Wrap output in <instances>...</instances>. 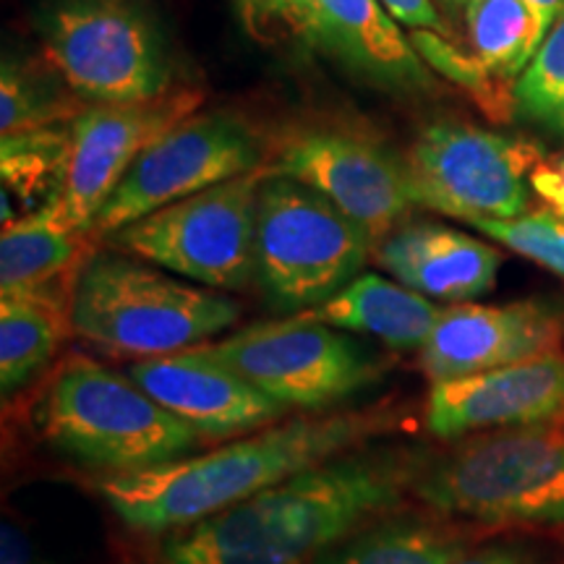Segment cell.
Here are the masks:
<instances>
[{
    "label": "cell",
    "mask_w": 564,
    "mask_h": 564,
    "mask_svg": "<svg viewBox=\"0 0 564 564\" xmlns=\"http://www.w3.org/2000/svg\"><path fill=\"white\" fill-rule=\"evenodd\" d=\"M426 455L350 449L167 535L150 564H306L398 510Z\"/></svg>",
    "instance_id": "6da1fadb"
},
{
    "label": "cell",
    "mask_w": 564,
    "mask_h": 564,
    "mask_svg": "<svg viewBox=\"0 0 564 564\" xmlns=\"http://www.w3.org/2000/svg\"><path fill=\"white\" fill-rule=\"evenodd\" d=\"M392 426L390 411L295 419L212 453L105 476L97 489L133 531H181L301 470L364 447V442L387 434Z\"/></svg>",
    "instance_id": "7a4b0ae2"
},
{
    "label": "cell",
    "mask_w": 564,
    "mask_h": 564,
    "mask_svg": "<svg viewBox=\"0 0 564 564\" xmlns=\"http://www.w3.org/2000/svg\"><path fill=\"white\" fill-rule=\"evenodd\" d=\"M241 306L118 249L91 251L70 293L74 335L112 356L154 358L196 348L232 327Z\"/></svg>",
    "instance_id": "3957f363"
},
{
    "label": "cell",
    "mask_w": 564,
    "mask_h": 564,
    "mask_svg": "<svg viewBox=\"0 0 564 564\" xmlns=\"http://www.w3.org/2000/svg\"><path fill=\"white\" fill-rule=\"evenodd\" d=\"M40 432L55 449L108 476L186 457L199 434L165 411L129 373L70 356L40 400Z\"/></svg>",
    "instance_id": "277c9868"
},
{
    "label": "cell",
    "mask_w": 564,
    "mask_h": 564,
    "mask_svg": "<svg viewBox=\"0 0 564 564\" xmlns=\"http://www.w3.org/2000/svg\"><path fill=\"white\" fill-rule=\"evenodd\" d=\"M413 491L442 514L564 528V426L510 429L426 457Z\"/></svg>",
    "instance_id": "5b68a950"
},
{
    "label": "cell",
    "mask_w": 564,
    "mask_h": 564,
    "mask_svg": "<svg viewBox=\"0 0 564 564\" xmlns=\"http://www.w3.org/2000/svg\"><path fill=\"white\" fill-rule=\"evenodd\" d=\"M369 236L306 183L267 171L257 202V280L285 312H312L358 278Z\"/></svg>",
    "instance_id": "8992f818"
},
{
    "label": "cell",
    "mask_w": 564,
    "mask_h": 564,
    "mask_svg": "<svg viewBox=\"0 0 564 564\" xmlns=\"http://www.w3.org/2000/svg\"><path fill=\"white\" fill-rule=\"evenodd\" d=\"M37 32L47 66L87 102L150 100L175 87L165 40L137 0H53Z\"/></svg>",
    "instance_id": "52a82bcc"
},
{
    "label": "cell",
    "mask_w": 564,
    "mask_h": 564,
    "mask_svg": "<svg viewBox=\"0 0 564 564\" xmlns=\"http://www.w3.org/2000/svg\"><path fill=\"white\" fill-rule=\"evenodd\" d=\"M267 167L217 183L105 236L110 249L144 259L212 291L257 278V202Z\"/></svg>",
    "instance_id": "ba28073f"
},
{
    "label": "cell",
    "mask_w": 564,
    "mask_h": 564,
    "mask_svg": "<svg viewBox=\"0 0 564 564\" xmlns=\"http://www.w3.org/2000/svg\"><path fill=\"white\" fill-rule=\"evenodd\" d=\"M204 350L288 411L333 408L369 390L384 373L369 345L306 314L251 324Z\"/></svg>",
    "instance_id": "9c48e42d"
},
{
    "label": "cell",
    "mask_w": 564,
    "mask_h": 564,
    "mask_svg": "<svg viewBox=\"0 0 564 564\" xmlns=\"http://www.w3.org/2000/svg\"><path fill=\"white\" fill-rule=\"evenodd\" d=\"M544 162L533 141L465 123H434L405 158L415 207L465 223L512 220L528 212L531 175Z\"/></svg>",
    "instance_id": "30bf717a"
},
{
    "label": "cell",
    "mask_w": 564,
    "mask_h": 564,
    "mask_svg": "<svg viewBox=\"0 0 564 564\" xmlns=\"http://www.w3.org/2000/svg\"><path fill=\"white\" fill-rule=\"evenodd\" d=\"M262 139L241 118L194 112L141 152L97 217L95 238L110 236L217 183L262 171Z\"/></svg>",
    "instance_id": "8fae6325"
},
{
    "label": "cell",
    "mask_w": 564,
    "mask_h": 564,
    "mask_svg": "<svg viewBox=\"0 0 564 564\" xmlns=\"http://www.w3.org/2000/svg\"><path fill=\"white\" fill-rule=\"evenodd\" d=\"M204 95L194 87H173L150 100L95 102L70 121V165L63 196L47 215L61 228L91 232L118 183L141 152L202 108Z\"/></svg>",
    "instance_id": "7c38bea8"
},
{
    "label": "cell",
    "mask_w": 564,
    "mask_h": 564,
    "mask_svg": "<svg viewBox=\"0 0 564 564\" xmlns=\"http://www.w3.org/2000/svg\"><path fill=\"white\" fill-rule=\"evenodd\" d=\"M267 171L291 175L319 192L369 236L373 249L415 207L405 162L350 131H303Z\"/></svg>",
    "instance_id": "4fadbf2b"
},
{
    "label": "cell",
    "mask_w": 564,
    "mask_h": 564,
    "mask_svg": "<svg viewBox=\"0 0 564 564\" xmlns=\"http://www.w3.org/2000/svg\"><path fill=\"white\" fill-rule=\"evenodd\" d=\"M564 337V312L552 301L455 303L419 348V366L432 382L499 369L556 352Z\"/></svg>",
    "instance_id": "5bb4252c"
},
{
    "label": "cell",
    "mask_w": 564,
    "mask_h": 564,
    "mask_svg": "<svg viewBox=\"0 0 564 564\" xmlns=\"http://www.w3.org/2000/svg\"><path fill=\"white\" fill-rule=\"evenodd\" d=\"M560 419H564L562 352L434 382L426 400V429L442 440L484 429L541 426Z\"/></svg>",
    "instance_id": "9a60e30c"
},
{
    "label": "cell",
    "mask_w": 564,
    "mask_h": 564,
    "mask_svg": "<svg viewBox=\"0 0 564 564\" xmlns=\"http://www.w3.org/2000/svg\"><path fill=\"white\" fill-rule=\"evenodd\" d=\"M129 377L199 436L243 434L288 413L285 405L209 356L204 345L141 358Z\"/></svg>",
    "instance_id": "2e32d148"
},
{
    "label": "cell",
    "mask_w": 564,
    "mask_h": 564,
    "mask_svg": "<svg viewBox=\"0 0 564 564\" xmlns=\"http://www.w3.org/2000/svg\"><path fill=\"white\" fill-rule=\"evenodd\" d=\"M377 264L426 299L465 303L497 285L494 246L440 223H405L373 249Z\"/></svg>",
    "instance_id": "e0dca14e"
},
{
    "label": "cell",
    "mask_w": 564,
    "mask_h": 564,
    "mask_svg": "<svg viewBox=\"0 0 564 564\" xmlns=\"http://www.w3.org/2000/svg\"><path fill=\"white\" fill-rule=\"evenodd\" d=\"M324 26V47L343 55L371 79L400 89L432 84L413 40L379 0H316Z\"/></svg>",
    "instance_id": "ac0fdd59"
},
{
    "label": "cell",
    "mask_w": 564,
    "mask_h": 564,
    "mask_svg": "<svg viewBox=\"0 0 564 564\" xmlns=\"http://www.w3.org/2000/svg\"><path fill=\"white\" fill-rule=\"evenodd\" d=\"M303 314L345 333L371 335L392 348L408 350L429 340L442 308L400 282L366 272L352 278L322 306Z\"/></svg>",
    "instance_id": "d6986e66"
},
{
    "label": "cell",
    "mask_w": 564,
    "mask_h": 564,
    "mask_svg": "<svg viewBox=\"0 0 564 564\" xmlns=\"http://www.w3.org/2000/svg\"><path fill=\"white\" fill-rule=\"evenodd\" d=\"M76 280V278H74ZM74 280L53 282L34 291L0 293V387L17 392L53 361L74 335L70 293Z\"/></svg>",
    "instance_id": "ffe728a7"
},
{
    "label": "cell",
    "mask_w": 564,
    "mask_h": 564,
    "mask_svg": "<svg viewBox=\"0 0 564 564\" xmlns=\"http://www.w3.org/2000/svg\"><path fill=\"white\" fill-rule=\"evenodd\" d=\"M91 232L61 228L47 209L3 225L0 232V293L34 291L76 274L95 251Z\"/></svg>",
    "instance_id": "44dd1931"
},
{
    "label": "cell",
    "mask_w": 564,
    "mask_h": 564,
    "mask_svg": "<svg viewBox=\"0 0 564 564\" xmlns=\"http://www.w3.org/2000/svg\"><path fill=\"white\" fill-rule=\"evenodd\" d=\"M70 165V123L3 137V225L51 207L63 196Z\"/></svg>",
    "instance_id": "7402d4cb"
},
{
    "label": "cell",
    "mask_w": 564,
    "mask_h": 564,
    "mask_svg": "<svg viewBox=\"0 0 564 564\" xmlns=\"http://www.w3.org/2000/svg\"><path fill=\"white\" fill-rule=\"evenodd\" d=\"M465 541L447 525L419 514L387 518L358 528L322 552L312 564H455Z\"/></svg>",
    "instance_id": "603a6c76"
},
{
    "label": "cell",
    "mask_w": 564,
    "mask_h": 564,
    "mask_svg": "<svg viewBox=\"0 0 564 564\" xmlns=\"http://www.w3.org/2000/svg\"><path fill=\"white\" fill-rule=\"evenodd\" d=\"M465 21L474 55L499 82H518L554 26L525 0H470Z\"/></svg>",
    "instance_id": "cb8c5ba5"
},
{
    "label": "cell",
    "mask_w": 564,
    "mask_h": 564,
    "mask_svg": "<svg viewBox=\"0 0 564 564\" xmlns=\"http://www.w3.org/2000/svg\"><path fill=\"white\" fill-rule=\"evenodd\" d=\"M87 108V100L76 95L61 76L51 82L17 61H3V70H0V131L3 137L70 123Z\"/></svg>",
    "instance_id": "d4e9b609"
},
{
    "label": "cell",
    "mask_w": 564,
    "mask_h": 564,
    "mask_svg": "<svg viewBox=\"0 0 564 564\" xmlns=\"http://www.w3.org/2000/svg\"><path fill=\"white\" fill-rule=\"evenodd\" d=\"M514 110L541 129L564 137V11L539 53L512 87Z\"/></svg>",
    "instance_id": "484cf974"
},
{
    "label": "cell",
    "mask_w": 564,
    "mask_h": 564,
    "mask_svg": "<svg viewBox=\"0 0 564 564\" xmlns=\"http://www.w3.org/2000/svg\"><path fill=\"white\" fill-rule=\"evenodd\" d=\"M474 228L564 280V217L554 209L525 212L512 220H478Z\"/></svg>",
    "instance_id": "4316f807"
},
{
    "label": "cell",
    "mask_w": 564,
    "mask_h": 564,
    "mask_svg": "<svg viewBox=\"0 0 564 564\" xmlns=\"http://www.w3.org/2000/svg\"><path fill=\"white\" fill-rule=\"evenodd\" d=\"M413 45L432 66H436L442 74H447L449 79L468 89L491 118H507L514 110V97H507L491 82L497 76H491L489 68L476 55L470 58V55L457 51L453 42L436 32H413Z\"/></svg>",
    "instance_id": "83f0119b"
},
{
    "label": "cell",
    "mask_w": 564,
    "mask_h": 564,
    "mask_svg": "<svg viewBox=\"0 0 564 564\" xmlns=\"http://www.w3.org/2000/svg\"><path fill=\"white\" fill-rule=\"evenodd\" d=\"M243 24L259 40L299 37L324 45L322 13L316 0H236Z\"/></svg>",
    "instance_id": "f1b7e54d"
},
{
    "label": "cell",
    "mask_w": 564,
    "mask_h": 564,
    "mask_svg": "<svg viewBox=\"0 0 564 564\" xmlns=\"http://www.w3.org/2000/svg\"><path fill=\"white\" fill-rule=\"evenodd\" d=\"M387 11L403 26H411L413 32H436L447 37V24H444L440 11L434 9L432 0H379Z\"/></svg>",
    "instance_id": "f546056e"
},
{
    "label": "cell",
    "mask_w": 564,
    "mask_h": 564,
    "mask_svg": "<svg viewBox=\"0 0 564 564\" xmlns=\"http://www.w3.org/2000/svg\"><path fill=\"white\" fill-rule=\"evenodd\" d=\"M531 186L556 215L564 217V158L541 162L531 175Z\"/></svg>",
    "instance_id": "4dcf8cb0"
},
{
    "label": "cell",
    "mask_w": 564,
    "mask_h": 564,
    "mask_svg": "<svg viewBox=\"0 0 564 564\" xmlns=\"http://www.w3.org/2000/svg\"><path fill=\"white\" fill-rule=\"evenodd\" d=\"M0 552H3L0 564H47L34 554L30 539L13 523H3V546H0Z\"/></svg>",
    "instance_id": "1f68e13d"
},
{
    "label": "cell",
    "mask_w": 564,
    "mask_h": 564,
    "mask_svg": "<svg viewBox=\"0 0 564 564\" xmlns=\"http://www.w3.org/2000/svg\"><path fill=\"white\" fill-rule=\"evenodd\" d=\"M455 564H533V562H528L525 556L514 552H507V549H489V552L463 556V560H457Z\"/></svg>",
    "instance_id": "d6a6232c"
},
{
    "label": "cell",
    "mask_w": 564,
    "mask_h": 564,
    "mask_svg": "<svg viewBox=\"0 0 564 564\" xmlns=\"http://www.w3.org/2000/svg\"><path fill=\"white\" fill-rule=\"evenodd\" d=\"M525 3H531L535 11L544 13V17L552 21V24L556 19H560V13L564 11V0H525Z\"/></svg>",
    "instance_id": "836d02e7"
},
{
    "label": "cell",
    "mask_w": 564,
    "mask_h": 564,
    "mask_svg": "<svg viewBox=\"0 0 564 564\" xmlns=\"http://www.w3.org/2000/svg\"><path fill=\"white\" fill-rule=\"evenodd\" d=\"M444 3H447V6H453V9H463V6H465V9H468V3H470V0H444Z\"/></svg>",
    "instance_id": "e575fe53"
}]
</instances>
